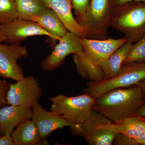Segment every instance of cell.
<instances>
[{"label":"cell","mask_w":145,"mask_h":145,"mask_svg":"<svg viewBox=\"0 0 145 145\" xmlns=\"http://www.w3.org/2000/svg\"><path fill=\"white\" fill-rule=\"evenodd\" d=\"M127 41L124 37L103 40L81 38L83 51L79 54H73L72 57L77 72L81 77L90 81L103 80L101 70L102 63Z\"/></svg>","instance_id":"cell-1"},{"label":"cell","mask_w":145,"mask_h":145,"mask_svg":"<svg viewBox=\"0 0 145 145\" xmlns=\"http://www.w3.org/2000/svg\"><path fill=\"white\" fill-rule=\"evenodd\" d=\"M137 85L109 91L95 98L93 110L112 122L137 114L144 99Z\"/></svg>","instance_id":"cell-2"},{"label":"cell","mask_w":145,"mask_h":145,"mask_svg":"<svg viewBox=\"0 0 145 145\" xmlns=\"http://www.w3.org/2000/svg\"><path fill=\"white\" fill-rule=\"evenodd\" d=\"M110 27L133 44L145 36V2L132 3L114 7Z\"/></svg>","instance_id":"cell-3"},{"label":"cell","mask_w":145,"mask_h":145,"mask_svg":"<svg viewBox=\"0 0 145 145\" xmlns=\"http://www.w3.org/2000/svg\"><path fill=\"white\" fill-rule=\"evenodd\" d=\"M112 10L110 0H90L85 16L78 22L84 38L98 40L109 38L108 31Z\"/></svg>","instance_id":"cell-4"},{"label":"cell","mask_w":145,"mask_h":145,"mask_svg":"<svg viewBox=\"0 0 145 145\" xmlns=\"http://www.w3.org/2000/svg\"><path fill=\"white\" fill-rule=\"evenodd\" d=\"M145 79V62L130 63L123 65L114 77L98 81H89L85 93L96 98L109 91L136 85Z\"/></svg>","instance_id":"cell-5"},{"label":"cell","mask_w":145,"mask_h":145,"mask_svg":"<svg viewBox=\"0 0 145 145\" xmlns=\"http://www.w3.org/2000/svg\"><path fill=\"white\" fill-rule=\"evenodd\" d=\"M50 111L56 113L68 121L81 125L89 116L95 98L85 93L69 97L59 94L51 97Z\"/></svg>","instance_id":"cell-6"},{"label":"cell","mask_w":145,"mask_h":145,"mask_svg":"<svg viewBox=\"0 0 145 145\" xmlns=\"http://www.w3.org/2000/svg\"><path fill=\"white\" fill-rule=\"evenodd\" d=\"M112 123L110 120L95 110L84 122L74 128H71L72 134L83 137L89 145H111L117 133L98 127L99 125Z\"/></svg>","instance_id":"cell-7"},{"label":"cell","mask_w":145,"mask_h":145,"mask_svg":"<svg viewBox=\"0 0 145 145\" xmlns=\"http://www.w3.org/2000/svg\"><path fill=\"white\" fill-rule=\"evenodd\" d=\"M42 93L38 80L32 75H27L15 84H9L7 104L31 108L39 102Z\"/></svg>","instance_id":"cell-8"},{"label":"cell","mask_w":145,"mask_h":145,"mask_svg":"<svg viewBox=\"0 0 145 145\" xmlns=\"http://www.w3.org/2000/svg\"><path fill=\"white\" fill-rule=\"evenodd\" d=\"M81 37L67 31L58 40V43L52 48V52L45 57L41 63L44 71L55 70L64 63L66 57L71 54H78L82 52Z\"/></svg>","instance_id":"cell-9"},{"label":"cell","mask_w":145,"mask_h":145,"mask_svg":"<svg viewBox=\"0 0 145 145\" xmlns=\"http://www.w3.org/2000/svg\"><path fill=\"white\" fill-rule=\"evenodd\" d=\"M29 51L20 44H0V78L18 81L25 77L18 60L25 58Z\"/></svg>","instance_id":"cell-10"},{"label":"cell","mask_w":145,"mask_h":145,"mask_svg":"<svg viewBox=\"0 0 145 145\" xmlns=\"http://www.w3.org/2000/svg\"><path fill=\"white\" fill-rule=\"evenodd\" d=\"M0 31L10 44H20L28 37L37 36H51L43 28L34 21L18 18L8 23L0 25Z\"/></svg>","instance_id":"cell-11"},{"label":"cell","mask_w":145,"mask_h":145,"mask_svg":"<svg viewBox=\"0 0 145 145\" xmlns=\"http://www.w3.org/2000/svg\"><path fill=\"white\" fill-rule=\"evenodd\" d=\"M31 119L34 121L42 139L46 140L54 131L65 127H76L75 124L66 121L61 116L45 110L39 102L31 107Z\"/></svg>","instance_id":"cell-12"},{"label":"cell","mask_w":145,"mask_h":145,"mask_svg":"<svg viewBox=\"0 0 145 145\" xmlns=\"http://www.w3.org/2000/svg\"><path fill=\"white\" fill-rule=\"evenodd\" d=\"M31 108L9 105L0 108V133L11 135L16 127L24 121L31 119Z\"/></svg>","instance_id":"cell-13"},{"label":"cell","mask_w":145,"mask_h":145,"mask_svg":"<svg viewBox=\"0 0 145 145\" xmlns=\"http://www.w3.org/2000/svg\"><path fill=\"white\" fill-rule=\"evenodd\" d=\"M98 127L123 134L134 140L136 144L135 140L144 130L145 118L136 114L119 121L100 125Z\"/></svg>","instance_id":"cell-14"},{"label":"cell","mask_w":145,"mask_h":145,"mask_svg":"<svg viewBox=\"0 0 145 145\" xmlns=\"http://www.w3.org/2000/svg\"><path fill=\"white\" fill-rule=\"evenodd\" d=\"M42 1L57 14L68 31L77 34L81 38L84 37L82 29L72 15L71 0Z\"/></svg>","instance_id":"cell-15"},{"label":"cell","mask_w":145,"mask_h":145,"mask_svg":"<svg viewBox=\"0 0 145 145\" xmlns=\"http://www.w3.org/2000/svg\"><path fill=\"white\" fill-rule=\"evenodd\" d=\"M30 20L38 24L51 35L49 43L52 48L59 39L68 31L57 14L50 8H48L43 13L33 17Z\"/></svg>","instance_id":"cell-16"},{"label":"cell","mask_w":145,"mask_h":145,"mask_svg":"<svg viewBox=\"0 0 145 145\" xmlns=\"http://www.w3.org/2000/svg\"><path fill=\"white\" fill-rule=\"evenodd\" d=\"M11 135L14 145L49 144L46 139L41 138L37 127L31 119L20 124Z\"/></svg>","instance_id":"cell-17"},{"label":"cell","mask_w":145,"mask_h":145,"mask_svg":"<svg viewBox=\"0 0 145 145\" xmlns=\"http://www.w3.org/2000/svg\"><path fill=\"white\" fill-rule=\"evenodd\" d=\"M132 44L130 42H126L102 63L101 70L103 75V80L111 79L118 74Z\"/></svg>","instance_id":"cell-18"},{"label":"cell","mask_w":145,"mask_h":145,"mask_svg":"<svg viewBox=\"0 0 145 145\" xmlns=\"http://www.w3.org/2000/svg\"><path fill=\"white\" fill-rule=\"evenodd\" d=\"M18 18L29 20L39 16L48 8L42 0H14Z\"/></svg>","instance_id":"cell-19"},{"label":"cell","mask_w":145,"mask_h":145,"mask_svg":"<svg viewBox=\"0 0 145 145\" xmlns=\"http://www.w3.org/2000/svg\"><path fill=\"white\" fill-rule=\"evenodd\" d=\"M137 62H145V36L133 44L123 65Z\"/></svg>","instance_id":"cell-20"},{"label":"cell","mask_w":145,"mask_h":145,"mask_svg":"<svg viewBox=\"0 0 145 145\" xmlns=\"http://www.w3.org/2000/svg\"><path fill=\"white\" fill-rule=\"evenodd\" d=\"M18 18L14 0H0V25L12 22Z\"/></svg>","instance_id":"cell-21"},{"label":"cell","mask_w":145,"mask_h":145,"mask_svg":"<svg viewBox=\"0 0 145 145\" xmlns=\"http://www.w3.org/2000/svg\"><path fill=\"white\" fill-rule=\"evenodd\" d=\"M72 8L74 9L77 22L85 16L90 0H71Z\"/></svg>","instance_id":"cell-22"},{"label":"cell","mask_w":145,"mask_h":145,"mask_svg":"<svg viewBox=\"0 0 145 145\" xmlns=\"http://www.w3.org/2000/svg\"><path fill=\"white\" fill-rule=\"evenodd\" d=\"M9 88V84L0 78V108L7 104V94Z\"/></svg>","instance_id":"cell-23"},{"label":"cell","mask_w":145,"mask_h":145,"mask_svg":"<svg viewBox=\"0 0 145 145\" xmlns=\"http://www.w3.org/2000/svg\"><path fill=\"white\" fill-rule=\"evenodd\" d=\"M113 144L117 145H136L134 140L120 133H117L115 136Z\"/></svg>","instance_id":"cell-24"},{"label":"cell","mask_w":145,"mask_h":145,"mask_svg":"<svg viewBox=\"0 0 145 145\" xmlns=\"http://www.w3.org/2000/svg\"><path fill=\"white\" fill-rule=\"evenodd\" d=\"M113 8L132 3L145 2V0H110Z\"/></svg>","instance_id":"cell-25"},{"label":"cell","mask_w":145,"mask_h":145,"mask_svg":"<svg viewBox=\"0 0 145 145\" xmlns=\"http://www.w3.org/2000/svg\"><path fill=\"white\" fill-rule=\"evenodd\" d=\"M0 145H14L11 135L5 134L0 136Z\"/></svg>","instance_id":"cell-26"},{"label":"cell","mask_w":145,"mask_h":145,"mask_svg":"<svg viewBox=\"0 0 145 145\" xmlns=\"http://www.w3.org/2000/svg\"><path fill=\"white\" fill-rule=\"evenodd\" d=\"M137 114L145 118V98L143 99L141 106L137 112Z\"/></svg>","instance_id":"cell-27"},{"label":"cell","mask_w":145,"mask_h":145,"mask_svg":"<svg viewBox=\"0 0 145 145\" xmlns=\"http://www.w3.org/2000/svg\"><path fill=\"white\" fill-rule=\"evenodd\" d=\"M135 142L137 144V145H145V129L140 137L135 140Z\"/></svg>","instance_id":"cell-28"},{"label":"cell","mask_w":145,"mask_h":145,"mask_svg":"<svg viewBox=\"0 0 145 145\" xmlns=\"http://www.w3.org/2000/svg\"><path fill=\"white\" fill-rule=\"evenodd\" d=\"M137 85L140 89L144 98H145V79L137 84Z\"/></svg>","instance_id":"cell-29"},{"label":"cell","mask_w":145,"mask_h":145,"mask_svg":"<svg viewBox=\"0 0 145 145\" xmlns=\"http://www.w3.org/2000/svg\"><path fill=\"white\" fill-rule=\"evenodd\" d=\"M6 41V39L3 34L0 31V44H1L3 42Z\"/></svg>","instance_id":"cell-30"},{"label":"cell","mask_w":145,"mask_h":145,"mask_svg":"<svg viewBox=\"0 0 145 145\" xmlns=\"http://www.w3.org/2000/svg\"><path fill=\"white\" fill-rule=\"evenodd\" d=\"M2 136L1 135V133H0V136Z\"/></svg>","instance_id":"cell-31"}]
</instances>
